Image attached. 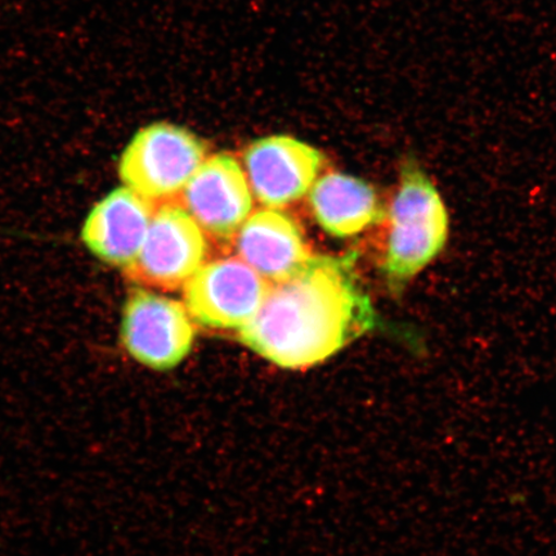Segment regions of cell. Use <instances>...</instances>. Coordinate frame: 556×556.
Returning a JSON list of instances; mask_svg holds the SVG:
<instances>
[{
	"label": "cell",
	"mask_w": 556,
	"mask_h": 556,
	"mask_svg": "<svg viewBox=\"0 0 556 556\" xmlns=\"http://www.w3.org/2000/svg\"><path fill=\"white\" fill-rule=\"evenodd\" d=\"M203 139L170 123L139 129L119 160L124 187L156 205L176 201L206 159Z\"/></svg>",
	"instance_id": "obj_3"
},
{
	"label": "cell",
	"mask_w": 556,
	"mask_h": 556,
	"mask_svg": "<svg viewBox=\"0 0 556 556\" xmlns=\"http://www.w3.org/2000/svg\"><path fill=\"white\" fill-rule=\"evenodd\" d=\"M157 205L121 187L97 203L83 225L81 240L96 258L128 270L136 263Z\"/></svg>",
	"instance_id": "obj_9"
},
{
	"label": "cell",
	"mask_w": 556,
	"mask_h": 556,
	"mask_svg": "<svg viewBox=\"0 0 556 556\" xmlns=\"http://www.w3.org/2000/svg\"><path fill=\"white\" fill-rule=\"evenodd\" d=\"M378 324L350 258L313 255L288 280L270 285L240 342L287 370L323 364Z\"/></svg>",
	"instance_id": "obj_1"
},
{
	"label": "cell",
	"mask_w": 556,
	"mask_h": 556,
	"mask_svg": "<svg viewBox=\"0 0 556 556\" xmlns=\"http://www.w3.org/2000/svg\"><path fill=\"white\" fill-rule=\"evenodd\" d=\"M325 157L311 144L290 136L256 139L243 152V170L260 204L281 208L309 193Z\"/></svg>",
	"instance_id": "obj_8"
},
{
	"label": "cell",
	"mask_w": 556,
	"mask_h": 556,
	"mask_svg": "<svg viewBox=\"0 0 556 556\" xmlns=\"http://www.w3.org/2000/svg\"><path fill=\"white\" fill-rule=\"evenodd\" d=\"M197 329L185 304L138 289L125 302L121 340L129 356L155 371H169L189 356Z\"/></svg>",
	"instance_id": "obj_5"
},
{
	"label": "cell",
	"mask_w": 556,
	"mask_h": 556,
	"mask_svg": "<svg viewBox=\"0 0 556 556\" xmlns=\"http://www.w3.org/2000/svg\"><path fill=\"white\" fill-rule=\"evenodd\" d=\"M270 283L238 256L205 262L184 287V304L194 324L236 330L252 321Z\"/></svg>",
	"instance_id": "obj_4"
},
{
	"label": "cell",
	"mask_w": 556,
	"mask_h": 556,
	"mask_svg": "<svg viewBox=\"0 0 556 556\" xmlns=\"http://www.w3.org/2000/svg\"><path fill=\"white\" fill-rule=\"evenodd\" d=\"M207 253L203 229L182 206L169 201L157 205L141 253L125 273L144 287L174 291L197 274Z\"/></svg>",
	"instance_id": "obj_6"
},
{
	"label": "cell",
	"mask_w": 556,
	"mask_h": 556,
	"mask_svg": "<svg viewBox=\"0 0 556 556\" xmlns=\"http://www.w3.org/2000/svg\"><path fill=\"white\" fill-rule=\"evenodd\" d=\"M308 200L313 218L333 238H352L386 218L387 207L374 187L343 173L318 178Z\"/></svg>",
	"instance_id": "obj_11"
},
{
	"label": "cell",
	"mask_w": 556,
	"mask_h": 556,
	"mask_svg": "<svg viewBox=\"0 0 556 556\" xmlns=\"http://www.w3.org/2000/svg\"><path fill=\"white\" fill-rule=\"evenodd\" d=\"M380 268L389 288L402 291L443 253L450 214L432 177L414 156L403 160L397 191L387 207Z\"/></svg>",
	"instance_id": "obj_2"
},
{
	"label": "cell",
	"mask_w": 556,
	"mask_h": 556,
	"mask_svg": "<svg viewBox=\"0 0 556 556\" xmlns=\"http://www.w3.org/2000/svg\"><path fill=\"white\" fill-rule=\"evenodd\" d=\"M233 239L238 258L270 285L288 280L312 256L302 228L278 208L250 214Z\"/></svg>",
	"instance_id": "obj_10"
},
{
	"label": "cell",
	"mask_w": 556,
	"mask_h": 556,
	"mask_svg": "<svg viewBox=\"0 0 556 556\" xmlns=\"http://www.w3.org/2000/svg\"><path fill=\"white\" fill-rule=\"evenodd\" d=\"M177 200L205 235L220 241L232 240L253 213L245 170L226 152L206 157Z\"/></svg>",
	"instance_id": "obj_7"
}]
</instances>
